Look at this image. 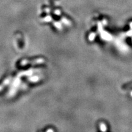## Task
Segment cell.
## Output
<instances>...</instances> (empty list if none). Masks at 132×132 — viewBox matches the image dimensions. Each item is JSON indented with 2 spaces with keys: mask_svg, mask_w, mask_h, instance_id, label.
I'll use <instances>...</instances> for the list:
<instances>
[{
  "mask_svg": "<svg viewBox=\"0 0 132 132\" xmlns=\"http://www.w3.org/2000/svg\"><path fill=\"white\" fill-rule=\"evenodd\" d=\"M101 130L102 131H106V127L104 124L101 125Z\"/></svg>",
  "mask_w": 132,
  "mask_h": 132,
  "instance_id": "1",
  "label": "cell"
},
{
  "mask_svg": "<svg viewBox=\"0 0 132 132\" xmlns=\"http://www.w3.org/2000/svg\"><path fill=\"white\" fill-rule=\"evenodd\" d=\"M131 28H132V23H131Z\"/></svg>",
  "mask_w": 132,
  "mask_h": 132,
  "instance_id": "2",
  "label": "cell"
},
{
  "mask_svg": "<svg viewBox=\"0 0 132 132\" xmlns=\"http://www.w3.org/2000/svg\"><path fill=\"white\" fill-rule=\"evenodd\" d=\"M131 95H132V92H131Z\"/></svg>",
  "mask_w": 132,
  "mask_h": 132,
  "instance_id": "3",
  "label": "cell"
}]
</instances>
